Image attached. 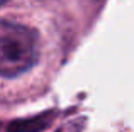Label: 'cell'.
<instances>
[{
  "label": "cell",
  "mask_w": 134,
  "mask_h": 132,
  "mask_svg": "<svg viewBox=\"0 0 134 132\" xmlns=\"http://www.w3.org/2000/svg\"><path fill=\"white\" fill-rule=\"evenodd\" d=\"M7 2V0H0V5H3V3H5Z\"/></svg>",
  "instance_id": "cell-3"
},
{
  "label": "cell",
  "mask_w": 134,
  "mask_h": 132,
  "mask_svg": "<svg viewBox=\"0 0 134 132\" xmlns=\"http://www.w3.org/2000/svg\"><path fill=\"white\" fill-rule=\"evenodd\" d=\"M39 56V39L22 24L0 20V76L15 78L31 69Z\"/></svg>",
  "instance_id": "cell-1"
},
{
  "label": "cell",
  "mask_w": 134,
  "mask_h": 132,
  "mask_svg": "<svg viewBox=\"0 0 134 132\" xmlns=\"http://www.w3.org/2000/svg\"><path fill=\"white\" fill-rule=\"evenodd\" d=\"M51 120H53V112H46V113H39L36 117H31V119L14 120L7 125V130L9 132H41L51 125Z\"/></svg>",
  "instance_id": "cell-2"
}]
</instances>
